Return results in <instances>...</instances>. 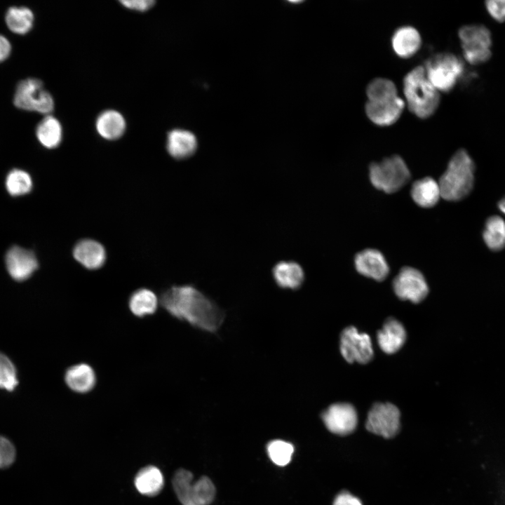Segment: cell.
<instances>
[{"label":"cell","instance_id":"6da1fadb","mask_svg":"<svg viewBox=\"0 0 505 505\" xmlns=\"http://www.w3.org/2000/svg\"><path fill=\"white\" fill-rule=\"evenodd\" d=\"M159 302L161 309L171 317L206 331H216L224 320L223 311L191 285L168 288L161 293Z\"/></svg>","mask_w":505,"mask_h":505},{"label":"cell","instance_id":"7a4b0ae2","mask_svg":"<svg viewBox=\"0 0 505 505\" xmlns=\"http://www.w3.org/2000/svg\"><path fill=\"white\" fill-rule=\"evenodd\" d=\"M405 104L415 116L421 119L431 117L438 109L440 92L428 79L423 66L415 67L403 81Z\"/></svg>","mask_w":505,"mask_h":505},{"label":"cell","instance_id":"3957f363","mask_svg":"<svg viewBox=\"0 0 505 505\" xmlns=\"http://www.w3.org/2000/svg\"><path fill=\"white\" fill-rule=\"evenodd\" d=\"M474 170V163L468 152L463 149L457 151L438 182L441 198L457 201L467 196L473 186Z\"/></svg>","mask_w":505,"mask_h":505},{"label":"cell","instance_id":"277c9868","mask_svg":"<svg viewBox=\"0 0 505 505\" xmlns=\"http://www.w3.org/2000/svg\"><path fill=\"white\" fill-rule=\"evenodd\" d=\"M423 67L428 79L439 92L452 90L464 73L462 60L447 52L432 55Z\"/></svg>","mask_w":505,"mask_h":505},{"label":"cell","instance_id":"5b68a950","mask_svg":"<svg viewBox=\"0 0 505 505\" xmlns=\"http://www.w3.org/2000/svg\"><path fill=\"white\" fill-rule=\"evenodd\" d=\"M372 184L379 190L392 194L403 188L410 180L411 174L405 161L398 155L373 162L369 167Z\"/></svg>","mask_w":505,"mask_h":505},{"label":"cell","instance_id":"8992f818","mask_svg":"<svg viewBox=\"0 0 505 505\" xmlns=\"http://www.w3.org/2000/svg\"><path fill=\"white\" fill-rule=\"evenodd\" d=\"M174 491L182 505H208L215 494V487L206 476L193 481L192 473L185 469L177 470L172 480Z\"/></svg>","mask_w":505,"mask_h":505},{"label":"cell","instance_id":"52a82bcc","mask_svg":"<svg viewBox=\"0 0 505 505\" xmlns=\"http://www.w3.org/2000/svg\"><path fill=\"white\" fill-rule=\"evenodd\" d=\"M464 59L471 65L487 62L492 55V34L483 25H467L458 31Z\"/></svg>","mask_w":505,"mask_h":505},{"label":"cell","instance_id":"ba28073f","mask_svg":"<svg viewBox=\"0 0 505 505\" xmlns=\"http://www.w3.org/2000/svg\"><path fill=\"white\" fill-rule=\"evenodd\" d=\"M13 103L18 109L46 115L54 109L52 95L44 89L43 82L36 78H27L18 83Z\"/></svg>","mask_w":505,"mask_h":505},{"label":"cell","instance_id":"9c48e42d","mask_svg":"<svg viewBox=\"0 0 505 505\" xmlns=\"http://www.w3.org/2000/svg\"><path fill=\"white\" fill-rule=\"evenodd\" d=\"M400 416L398 408L393 404L375 403L368 414L366 429L384 438H392L398 431Z\"/></svg>","mask_w":505,"mask_h":505},{"label":"cell","instance_id":"30bf717a","mask_svg":"<svg viewBox=\"0 0 505 505\" xmlns=\"http://www.w3.org/2000/svg\"><path fill=\"white\" fill-rule=\"evenodd\" d=\"M340 351L347 362L362 364L368 363L374 354L369 335L359 332L354 326L347 327L342 332Z\"/></svg>","mask_w":505,"mask_h":505},{"label":"cell","instance_id":"8fae6325","mask_svg":"<svg viewBox=\"0 0 505 505\" xmlns=\"http://www.w3.org/2000/svg\"><path fill=\"white\" fill-rule=\"evenodd\" d=\"M393 288L398 297L412 303L422 301L429 292V287L423 274L417 269L402 268L393 281Z\"/></svg>","mask_w":505,"mask_h":505},{"label":"cell","instance_id":"7c38bea8","mask_svg":"<svg viewBox=\"0 0 505 505\" xmlns=\"http://www.w3.org/2000/svg\"><path fill=\"white\" fill-rule=\"evenodd\" d=\"M327 429L338 435H347L356 429L358 415L350 403H337L330 405L321 415Z\"/></svg>","mask_w":505,"mask_h":505},{"label":"cell","instance_id":"4fadbf2b","mask_svg":"<svg viewBox=\"0 0 505 505\" xmlns=\"http://www.w3.org/2000/svg\"><path fill=\"white\" fill-rule=\"evenodd\" d=\"M63 379L67 388L77 395L89 394L96 388L98 381L96 370L86 362L76 363L67 367Z\"/></svg>","mask_w":505,"mask_h":505},{"label":"cell","instance_id":"5bb4252c","mask_svg":"<svg viewBox=\"0 0 505 505\" xmlns=\"http://www.w3.org/2000/svg\"><path fill=\"white\" fill-rule=\"evenodd\" d=\"M405 106L400 97L381 102H366L365 111L367 117L379 126H389L395 123L400 117Z\"/></svg>","mask_w":505,"mask_h":505},{"label":"cell","instance_id":"9a60e30c","mask_svg":"<svg viewBox=\"0 0 505 505\" xmlns=\"http://www.w3.org/2000/svg\"><path fill=\"white\" fill-rule=\"evenodd\" d=\"M354 263L359 274L378 281L384 280L389 272L385 257L376 249L368 248L358 252Z\"/></svg>","mask_w":505,"mask_h":505},{"label":"cell","instance_id":"2e32d148","mask_svg":"<svg viewBox=\"0 0 505 505\" xmlns=\"http://www.w3.org/2000/svg\"><path fill=\"white\" fill-rule=\"evenodd\" d=\"M6 263L9 274L16 281L28 278L38 268L34 254L18 246H14L8 251Z\"/></svg>","mask_w":505,"mask_h":505},{"label":"cell","instance_id":"e0dca14e","mask_svg":"<svg viewBox=\"0 0 505 505\" xmlns=\"http://www.w3.org/2000/svg\"><path fill=\"white\" fill-rule=\"evenodd\" d=\"M394 53L401 58H409L415 55L422 46L419 32L413 26L403 25L393 33L391 39Z\"/></svg>","mask_w":505,"mask_h":505},{"label":"cell","instance_id":"ac0fdd59","mask_svg":"<svg viewBox=\"0 0 505 505\" xmlns=\"http://www.w3.org/2000/svg\"><path fill=\"white\" fill-rule=\"evenodd\" d=\"M127 305L132 316L142 319L152 316L158 312L160 306L159 297L153 290L142 288L130 294Z\"/></svg>","mask_w":505,"mask_h":505},{"label":"cell","instance_id":"d6986e66","mask_svg":"<svg viewBox=\"0 0 505 505\" xmlns=\"http://www.w3.org/2000/svg\"><path fill=\"white\" fill-rule=\"evenodd\" d=\"M75 260L88 269H97L105 263L106 252L99 242L84 239L80 241L73 250Z\"/></svg>","mask_w":505,"mask_h":505},{"label":"cell","instance_id":"ffe728a7","mask_svg":"<svg viewBox=\"0 0 505 505\" xmlns=\"http://www.w3.org/2000/svg\"><path fill=\"white\" fill-rule=\"evenodd\" d=\"M377 338L380 349L384 353L391 354L398 351L404 344L406 332L400 322L391 318L386 321L382 329L377 332Z\"/></svg>","mask_w":505,"mask_h":505},{"label":"cell","instance_id":"44dd1931","mask_svg":"<svg viewBox=\"0 0 505 505\" xmlns=\"http://www.w3.org/2000/svg\"><path fill=\"white\" fill-rule=\"evenodd\" d=\"M166 148L169 154L175 159H184L189 158L196 150V137L189 130L182 129L172 130L167 136Z\"/></svg>","mask_w":505,"mask_h":505},{"label":"cell","instance_id":"7402d4cb","mask_svg":"<svg viewBox=\"0 0 505 505\" xmlns=\"http://www.w3.org/2000/svg\"><path fill=\"white\" fill-rule=\"evenodd\" d=\"M95 128L102 138L115 140L123 135L126 128V122L120 112L114 109H107L101 112L97 117Z\"/></svg>","mask_w":505,"mask_h":505},{"label":"cell","instance_id":"603a6c76","mask_svg":"<svg viewBox=\"0 0 505 505\" xmlns=\"http://www.w3.org/2000/svg\"><path fill=\"white\" fill-rule=\"evenodd\" d=\"M410 194L415 203L426 208L434 206L441 197L438 182L429 177L414 182Z\"/></svg>","mask_w":505,"mask_h":505},{"label":"cell","instance_id":"cb8c5ba5","mask_svg":"<svg viewBox=\"0 0 505 505\" xmlns=\"http://www.w3.org/2000/svg\"><path fill=\"white\" fill-rule=\"evenodd\" d=\"M273 276L278 286L290 289L300 287L304 278L302 267L292 261L277 263L273 269Z\"/></svg>","mask_w":505,"mask_h":505},{"label":"cell","instance_id":"d4e9b609","mask_svg":"<svg viewBox=\"0 0 505 505\" xmlns=\"http://www.w3.org/2000/svg\"><path fill=\"white\" fill-rule=\"evenodd\" d=\"M135 485L142 494L154 496L159 493L163 486V476L154 466L140 469L135 478Z\"/></svg>","mask_w":505,"mask_h":505},{"label":"cell","instance_id":"484cf974","mask_svg":"<svg viewBox=\"0 0 505 505\" xmlns=\"http://www.w3.org/2000/svg\"><path fill=\"white\" fill-rule=\"evenodd\" d=\"M40 143L48 149L57 147L62 139V128L60 121L51 115H46L38 124L36 130Z\"/></svg>","mask_w":505,"mask_h":505},{"label":"cell","instance_id":"4316f807","mask_svg":"<svg viewBox=\"0 0 505 505\" xmlns=\"http://www.w3.org/2000/svg\"><path fill=\"white\" fill-rule=\"evenodd\" d=\"M6 22L8 29L18 34H25L32 28L34 15L27 7H10L6 13Z\"/></svg>","mask_w":505,"mask_h":505},{"label":"cell","instance_id":"83f0119b","mask_svg":"<svg viewBox=\"0 0 505 505\" xmlns=\"http://www.w3.org/2000/svg\"><path fill=\"white\" fill-rule=\"evenodd\" d=\"M483 237L487 246L494 251L505 247V222L499 216L489 217L485 225Z\"/></svg>","mask_w":505,"mask_h":505},{"label":"cell","instance_id":"f1b7e54d","mask_svg":"<svg viewBox=\"0 0 505 505\" xmlns=\"http://www.w3.org/2000/svg\"><path fill=\"white\" fill-rule=\"evenodd\" d=\"M368 102H381L397 97L398 92L395 83L386 78H375L366 87Z\"/></svg>","mask_w":505,"mask_h":505},{"label":"cell","instance_id":"f546056e","mask_svg":"<svg viewBox=\"0 0 505 505\" xmlns=\"http://www.w3.org/2000/svg\"><path fill=\"white\" fill-rule=\"evenodd\" d=\"M6 185L10 194L20 196L31 190L32 182L28 173L21 170L14 169L8 173Z\"/></svg>","mask_w":505,"mask_h":505},{"label":"cell","instance_id":"4dcf8cb0","mask_svg":"<svg viewBox=\"0 0 505 505\" xmlns=\"http://www.w3.org/2000/svg\"><path fill=\"white\" fill-rule=\"evenodd\" d=\"M294 447L290 443L274 440L269 443L267 452L271 460L278 466L288 464L292 457Z\"/></svg>","mask_w":505,"mask_h":505},{"label":"cell","instance_id":"1f68e13d","mask_svg":"<svg viewBox=\"0 0 505 505\" xmlns=\"http://www.w3.org/2000/svg\"><path fill=\"white\" fill-rule=\"evenodd\" d=\"M18 384L15 368L10 359L0 353V388L13 390Z\"/></svg>","mask_w":505,"mask_h":505},{"label":"cell","instance_id":"d6a6232c","mask_svg":"<svg viewBox=\"0 0 505 505\" xmlns=\"http://www.w3.org/2000/svg\"><path fill=\"white\" fill-rule=\"evenodd\" d=\"M16 451L13 444L7 438L0 435V469L11 466L15 460Z\"/></svg>","mask_w":505,"mask_h":505},{"label":"cell","instance_id":"836d02e7","mask_svg":"<svg viewBox=\"0 0 505 505\" xmlns=\"http://www.w3.org/2000/svg\"><path fill=\"white\" fill-rule=\"evenodd\" d=\"M485 4L487 13L494 20L505 22V0H490Z\"/></svg>","mask_w":505,"mask_h":505},{"label":"cell","instance_id":"e575fe53","mask_svg":"<svg viewBox=\"0 0 505 505\" xmlns=\"http://www.w3.org/2000/svg\"><path fill=\"white\" fill-rule=\"evenodd\" d=\"M120 3L128 9L143 12L149 10L156 2L153 0H129L121 1Z\"/></svg>","mask_w":505,"mask_h":505},{"label":"cell","instance_id":"d590c367","mask_svg":"<svg viewBox=\"0 0 505 505\" xmlns=\"http://www.w3.org/2000/svg\"><path fill=\"white\" fill-rule=\"evenodd\" d=\"M333 505H363L361 501L349 492H343L335 498Z\"/></svg>","mask_w":505,"mask_h":505},{"label":"cell","instance_id":"8d00e7d4","mask_svg":"<svg viewBox=\"0 0 505 505\" xmlns=\"http://www.w3.org/2000/svg\"><path fill=\"white\" fill-rule=\"evenodd\" d=\"M11 45L8 40L0 35V62L6 60L11 54Z\"/></svg>","mask_w":505,"mask_h":505},{"label":"cell","instance_id":"74e56055","mask_svg":"<svg viewBox=\"0 0 505 505\" xmlns=\"http://www.w3.org/2000/svg\"><path fill=\"white\" fill-rule=\"evenodd\" d=\"M499 209L505 214V197L502 198L498 203Z\"/></svg>","mask_w":505,"mask_h":505}]
</instances>
